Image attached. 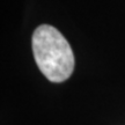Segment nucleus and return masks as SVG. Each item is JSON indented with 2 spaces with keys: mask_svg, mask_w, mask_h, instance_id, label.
<instances>
[{
  "mask_svg": "<svg viewBox=\"0 0 125 125\" xmlns=\"http://www.w3.org/2000/svg\"><path fill=\"white\" fill-rule=\"evenodd\" d=\"M32 51L40 71L51 82L67 80L74 70L70 43L57 29L42 24L32 34Z\"/></svg>",
  "mask_w": 125,
  "mask_h": 125,
  "instance_id": "1",
  "label": "nucleus"
}]
</instances>
